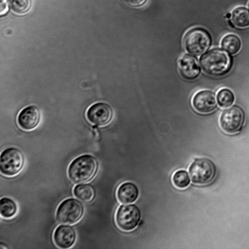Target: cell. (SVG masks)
<instances>
[{
    "mask_svg": "<svg viewBox=\"0 0 249 249\" xmlns=\"http://www.w3.org/2000/svg\"><path fill=\"white\" fill-rule=\"evenodd\" d=\"M244 122V114L241 108L233 106L225 110L221 114L219 124L226 133L233 134L238 132Z\"/></svg>",
    "mask_w": 249,
    "mask_h": 249,
    "instance_id": "obj_8",
    "label": "cell"
},
{
    "mask_svg": "<svg viewBox=\"0 0 249 249\" xmlns=\"http://www.w3.org/2000/svg\"><path fill=\"white\" fill-rule=\"evenodd\" d=\"M139 190L134 183L127 182L121 184L117 191V196L119 201L124 204L135 202L138 198Z\"/></svg>",
    "mask_w": 249,
    "mask_h": 249,
    "instance_id": "obj_14",
    "label": "cell"
},
{
    "mask_svg": "<svg viewBox=\"0 0 249 249\" xmlns=\"http://www.w3.org/2000/svg\"><path fill=\"white\" fill-rule=\"evenodd\" d=\"M75 196L84 202L92 201L95 196L94 188L89 184H81L76 185L73 189Z\"/></svg>",
    "mask_w": 249,
    "mask_h": 249,
    "instance_id": "obj_15",
    "label": "cell"
},
{
    "mask_svg": "<svg viewBox=\"0 0 249 249\" xmlns=\"http://www.w3.org/2000/svg\"><path fill=\"white\" fill-rule=\"evenodd\" d=\"M189 172L193 183L204 185L211 183L216 175V167L209 159L198 158L194 160L189 168Z\"/></svg>",
    "mask_w": 249,
    "mask_h": 249,
    "instance_id": "obj_3",
    "label": "cell"
},
{
    "mask_svg": "<svg viewBox=\"0 0 249 249\" xmlns=\"http://www.w3.org/2000/svg\"><path fill=\"white\" fill-rule=\"evenodd\" d=\"M203 71L213 76H220L230 70L232 61L229 54L220 49H213L206 53L200 58Z\"/></svg>",
    "mask_w": 249,
    "mask_h": 249,
    "instance_id": "obj_1",
    "label": "cell"
},
{
    "mask_svg": "<svg viewBox=\"0 0 249 249\" xmlns=\"http://www.w3.org/2000/svg\"><path fill=\"white\" fill-rule=\"evenodd\" d=\"M217 103L219 107L227 108L234 103V96L232 92L228 89H222L217 94Z\"/></svg>",
    "mask_w": 249,
    "mask_h": 249,
    "instance_id": "obj_19",
    "label": "cell"
},
{
    "mask_svg": "<svg viewBox=\"0 0 249 249\" xmlns=\"http://www.w3.org/2000/svg\"><path fill=\"white\" fill-rule=\"evenodd\" d=\"M231 20L238 27L244 28L249 26V11L243 7L235 8L231 14Z\"/></svg>",
    "mask_w": 249,
    "mask_h": 249,
    "instance_id": "obj_17",
    "label": "cell"
},
{
    "mask_svg": "<svg viewBox=\"0 0 249 249\" xmlns=\"http://www.w3.org/2000/svg\"><path fill=\"white\" fill-rule=\"evenodd\" d=\"M179 71L182 77L188 81L196 79L200 73L197 59L188 54L183 55L178 61Z\"/></svg>",
    "mask_w": 249,
    "mask_h": 249,
    "instance_id": "obj_12",
    "label": "cell"
},
{
    "mask_svg": "<svg viewBox=\"0 0 249 249\" xmlns=\"http://www.w3.org/2000/svg\"><path fill=\"white\" fill-rule=\"evenodd\" d=\"M24 164V157L22 152L15 147L4 150L0 154V171L7 177L18 175Z\"/></svg>",
    "mask_w": 249,
    "mask_h": 249,
    "instance_id": "obj_4",
    "label": "cell"
},
{
    "mask_svg": "<svg viewBox=\"0 0 249 249\" xmlns=\"http://www.w3.org/2000/svg\"><path fill=\"white\" fill-rule=\"evenodd\" d=\"M126 4L132 7L141 6L146 0H123Z\"/></svg>",
    "mask_w": 249,
    "mask_h": 249,
    "instance_id": "obj_22",
    "label": "cell"
},
{
    "mask_svg": "<svg viewBox=\"0 0 249 249\" xmlns=\"http://www.w3.org/2000/svg\"><path fill=\"white\" fill-rule=\"evenodd\" d=\"M53 240L56 245L60 248H70L75 242V231L71 226H59L54 232Z\"/></svg>",
    "mask_w": 249,
    "mask_h": 249,
    "instance_id": "obj_13",
    "label": "cell"
},
{
    "mask_svg": "<svg viewBox=\"0 0 249 249\" xmlns=\"http://www.w3.org/2000/svg\"><path fill=\"white\" fill-rule=\"evenodd\" d=\"M11 9L15 13L18 15H23L30 8L31 0H10Z\"/></svg>",
    "mask_w": 249,
    "mask_h": 249,
    "instance_id": "obj_21",
    "label": "cell"
},
{
    "mask_svg": "<svg viewBox=\"0 0 249 249\" xmlns=\"http://www.w3.org/2000/svg\"><path fill=\"white\" fill-rule=\"evenodd\" d=\"M172 180L175 186L180 189L186 188L190 183V177L184 170L176 171L173 176Z\"/></svg>",
    "mask_w": 249,
    "mask_h": 249,
    "instance_id": "obj_20",
    "label": "cell"
},
{
    "mask_svg": "<svg viewBox=\"0 0 249 249\" xmlns=\"http://www.w3.org/2000/svg\"><path fill=\"white\" fill-rule=\"evenodd\" d=\"M211 39L204 30L196 28L189 31L184 38V44L187 51L193 55L198 56L209 48Z\"/></svg>",
    "mask_w": 249,
    "mask_h": 249,
    "instance_id": "obj_5",
    "label": "cell"
},
{
    "mask_svg": "<svg viewBox=\"0 0 249 249\" xmlns=\"http://www.w3.org/2000/svg\"><path fill=\"white\" fill-rule=\"evenodd\" d=\"M0 15H4L8 11V2L7 0H0Z\"/></svg>",
    "mask_w": 249,
    "mask_h": 249,
    "instance_id": "obj_23",
    "label": "cell"
},
{
    "mask_svg": "<svg viewBox=\"0 0 249 249\" xmlns=\"http://www.w3.org/2000/svg\"><path fill=\"white\" fill-rule=\"evenodd\" d=\"M221 46L229 53L235 54L239 51L241 43L238 36L230 34L226 36L222 39Z\"/></svg>",
    "mask_w": 249,
    "mask_h": 249,
    "instance_id": "obj_18",
    "label": "cell"
},
{
    "mask_svg": "<svg viewBox=\"0 0 249 249\" xmlns=\"http://www.w3.org/2000/svg\"><path fill=\"white\" fill-rule=\"evenodd\" d=\"M141 217L139 207L135 204L122 205L118 209L116 222L118 227L124 231H130L138 225Z\"/></svg>",
    "mask_w": 249,
    "mask_h": 249,
    "instance_id": "obj_7",
    "label": "cell"
},
{
    "mask_svg": "<svg viewBox=\"0 0 249 249\" xmlns=\"http://www.w3.org/2000/svg\"><path fill=\"white\" fill-rule=\"evenodd\" d=\"M192 105L194 109L200 113H209L216 107V100L213 92L207 90L197 92L193 97Z\"/></svg>",
    "mask_w": 249,
    "mask_h": 249,
    "instance_id": "obj_11",
    "label": "cell"
},
{
    "mask_svg": "<svg viewBox=\"0 0 249 249\" xmlns=\"http://www.w3.org/2000/svg\"><path fill=\"white\" fill-rule=\"evenodd\" d=\"M86 115L91 123L97 126H103L110 122L113 112L109 105L105 103L98 102L89 108Z\"/></svg>",
    "mask_w": 249,
    "mask_h": 249,
    "instance_id": "obj_9",
    "label": "cell"
},
{
    "mask_svg": "<svg viewBox=\"0 0 249 249\" xmlns=\"http://www.w3.org/2000/svg\"><path fill=\"white\" fill-rule=\"evenodd\" d=\"M18 210L16 203L12 199L4 197L0 200V214L1 217L10 219L14 217Z\"/></svg>",
    "mask_w": 249,
    "mask_h": 249,
    "instance_id": "obj_16",
    "label": "cell"
},
{
    "mask_svg": "<svg viewBox=\"0 0 249 249\" xmlns=\"http://www.w3.org/2000/svg\"><path fill=\"white\" fill-rule=\"evenodd\" d=\"M83 213L84 207L81 202L74 198H68L58 206L56 218L60 223L73 225L82 218Z\"/></svg>",
    "mask_w": 249,
    "mask_h": 249,
    "instance_id": "obj_6",
    "label": "cell"
},
{
    "mask_svg": "<svg viewBox=\"0 0 249 249\" xmlns=\"http://www.w3.org/2000/svg\"><path fill=\"white\" fill-rule=\"evenodd\" d=\"M41 113L39 108L34 105L24 108L18 114V123L20 127L25 130H33L39 125Z\"/></svg>",
    "mask_w": 249,
    "mask_h": 249,
    "instance_id": "obj_10",
    "label": "cell"
},
{
    "mask_svg": "<svg viewBox=\"0 0 249 249\" xmlns=\"http://www.w3.org/2000/svg\"><path fill=\"white\" fill-rule=\"evenodd\" d=\"M98 169V163L96 158L91 155H84L71 162L68 169V175L73 182L85 183L95 177Z\"/></svg>",
    "mask_w": 249,
    "mask_h": 249,
    "instance_id": "obj_2",
    "label": "cell"
}]
</instances>
